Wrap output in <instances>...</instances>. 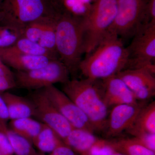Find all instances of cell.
I'll return each mask as SVG.
<instances>
[{"label": "cell", "mask_w": 155, "mask_h": 155, "mask_svg": "<svg viewBox=\"0 0 155 155\" xmlns=\"http://www.w3.org/2000/svg\"><path fill=\"white\" fill-rule=\"evenodd\" d=\"M63 84L62 91L85 114L95 132L105 131L109 108L104 99L102 81L85 78Z\"/></svg>", "instance_id": "cell-2"}, {"label": "cell", "mask_w": 155, "mask_h": 155, "mask_svg": "<svg viewBox=\"0 0 155 155\" xmlns=\"http://www.w3.org/2000/svg\"><path fill=\"white\" fill-rule=\"evenodd\" d=\"M9 120L8 108L2 96V93H0V123L8 125V122Z\"/></svg>", "instance_id": "cell-31"}, {"label": "cell", "mask_w": 155, "mask_h": 155, "mask_svg": "<svg viewBox=\"0 0 155 155\" xmlns=\"http://www.w3.org/2000/svg\"><path fill=\"white\" fill-rule=\"evenodd\" d=\"M126 48L129 55L127 69L144 68L155 73V21L142 25Z\"/></svg>", "instance_id": "cell-8"}, {"label": "cell", "mask_w": 155, "mask_h": 155, "mask_svg": "<svg viewBox=\"0 0 155 155\" xmlns=\"http://www.w3.org/2000/svg\"><path fill=\"white\" fill-rule=\"evenodd\" d=\"M129 55L122 39L107 31L94 50L81 62L79 71L86 78L103 80L127 69Z\"/></svg>", "instance_id": "cell-1"}, {"label": "cell", "mask_w": 155, "mask_h": 155, "mask_svg": "<svg viewBox=\"0 0 155 155\" xmlns=\"http://www.w3.org/2000/svg\"><path fill=\"white\" fill-rule=\"evenodd\" d=\"M70 75L67 67L59 59L53 60L38 69L14 73L17 87L31 90L41 89L56 83L64 84L70 80Z\"/></svg>", "instance_id": "cell-6"}, {"label": "cell", "mask_w": 155, "mask_h": 155, "mask_svg": "<svg viewBox=\"0 0 155 155\" xmlns=\"http://www.w3.org/2000/svg\"><path fill=\"white\" fill-rule=\"evenodd\" d=\"M2 95L7 105L10 120L35 117V108L29 99L8 92L2 93Z\"/></svg>", "instance_id": "cell-15"}, {"label": "cell", "mask_w": 155, "mask_h": 155, "mask_svg": "<svg viewBox=\"0 0 155 155\" xmlns=\"http://www.w3.org/2000/svg\"><path fill=\"white\" fill-rule=\"evenodd\" d=\"M4 0H0V11L2 10V3Z\"/></svg>", "instance_id": "cell-34"}, {"label": "cell", "mask_w": 155, "mask_h": 155, "mask_svg": "<svg viewBox=\"0 0 155 155\" xmlns=\"http://www.w3.org/2000/svg\"><path fill=\"white\" fill-rule=\"evenodd\" d=\"M0 155H14L8 140L0 126Z\"/></svg>", "instance_id": "cell-28"}, {"label": "cell", "mask_w": 155, "mask_h": 155, "mask_svg": "<svg viewBox=\"0 0 155 155\" xmlns=\"http://www.w3.org/2000/svg\"><path fill=\"white\" fill-rule=\"evenodd\" d=\"M117 0H95L80 19L84 53L88 54L96 47L114 22Z\"/></svg>", "instance_id": "cell-5"}, {"label": "cell", "mask_w": 155, "mask_h": 155, "mask_svg": "<svg viewBox=\"0 0 155 155\" xmlns=\"http://www.w3.org/2000/svg\"><path fill=\"white\" fill-rule=\"evenodd\" d=\"M116 76L122 79L139 101H147L155 96V73L144 68L125 69Z\"/></svg>", "instance_id": "cell-11"}, {"label": "cell", "mask_w": 155, "mask_h": 155, "mask_svg": "<svg viewBox=\"0 0 155 155\" xmlns=\"http://www.w3.org/2000/svg\"><path fill=\"white\" fill-rule=\"evenodd\" d=\"M23 31L6 24H0V49L14 45L22 36Z\"/></svg>", "instance_id": "cell-24"}, {"label": "cell", "mask_w": 155, "mask_h": 155, "mask_svg": "<svg viewBox=\"0 0 155 155\" xmlns=\"http://www.w3.org/2000/svg\"><path fill=\"white\" fill-rule=\"evenodd\" d=\"M53 60L55 59L17 52L9 48L0 49V60L17 71H28L38 69L44 67Z\"/></svg>", "instance_id": "cell-14"}, {"label": "cell", "mask_w": 155, "mask_h": 155, "mask_svg": "<svg viewBox=\"0 0 155 155\" xmlns=\"http://www.w3.org/2000/svg\"><path fill=\"white\" fill-rule=\"evenodd\" d=\"M44 123L32 117L11 120L8 127L12 131L27 139L32 143L41 131Z\"/></svg>", "instance_id": "cell-18"}, {"label": "cell", "mask_w": 155, "mask_h": 155, "mask_svg": "<svg viewBox=\"0 0 155 155\" xmlns=\"http://www.w3.org/2000/svg\"><path fill=\"white\" fill-rule=\"evenodd\" d=\"M147 101L133 104L118 105L113 107L108 116L105 131L107 137L119 135L129 129L134 123L142 109Z\"/></svg>", "instance_id": "cell-12"}, {"label": "cell", "mask_w": 155, "mask_h": 155, "mask_svg": "<svg viewBox=\"0 0 155 155\" xmlns=\"http://www.w3.org/2000/svg\"><path fill=\"white\" fill-rule=\"evenodd\" d=\"M17 87L14 73L0 60V93Z\"/></svg>", "instance_id": "cell-26"}, {"label": "cell", "mask_w": 155, "mask_h": 155, "mask_svg": "<svg viewBox=\"0 0 155 155\" xmlns=\"http://www.w3.org/2000/svg\"><path fill=\"white\" fill-rule=\"evenodd\" d=\"M48 98L72 127L94 133L87 116L67 95L54 85L43 88Z\"/></svg>", "instance_id": "cell-10"}, {"label": "cell", "mask_w": 155, "mask_h": 155, "mask_svg": "<svg viewBox=\"0 0 155 155\" xmlns=\"http://www.w3.org/2000/svg\"><path fill=\"white\" fill-rule=\"evenodd\" d=\"M4 17H5V14L4 12L2 11H0V24L2 22Z\"/></svg>", "instance_id": "cell-32"}, {"label": "cell", "mask_w": 155, "mask_h": 155, "mask_svg": "<svg viewBox=\"0 0 155 155\" xmlns=\"http://www.w3.org/2000/svg\"><path fill=\"white\" fill-rule=\"evenodd\" d=\"M58 18L53 19L49 22L38 43L42 47L57 54L58 53L56 47V30Z\"/></svg>", "instance_id": "cell-25"}, {"label": "cell", "mask_w": 155, "mask_h": 155, "mask_svg": "<svg viewBox=\"0 0 155 155\" xmlns=\"http://www.w3.org/2000/svg\"><path fill=\"white\" fill-rule=\"evenodd\" d=\"M107 143L114 151L125 155H155V152L137 143L132 137L107 140Z\"/></svg>", "instance_id": "cell-21"}, {"label": "cell", "mask_w": 155, "mask_h": 155, "mask_svg": "<svg viewBox=\"0 0 155 155\" xmlns=\"http://www.w3.org/2000/svg\"><path fill=\"white\" fill-rule=\"evenodd\" d=\"M37 155H78L69 146L62 143L49 153L38 152Z\"/></svg>", "instance_id": "cell-29"}, {"label": "cell", "mask_w": 155, "mask_h": 155, "mask_svg": "<svg viewBox=\"0 0 155 155\" xmlns=\"http://www.w3.org/2000/svg\"><path fill=\"white\" fill-rule=\"evenodd\" d=\"M14 51L25 54L44 56L52 59H59L58 54L45 48L38 43L22 36L16 43L9 48Z\"/></svg>", "instance_id": "cell-22"}, {"label": "cell", "mask_w": 155, "mask_h": 155, "mask_svg": "<svg viewBox=\"0 0 155 155\" xmlns=\"http://www.w3.org/2000/svg\"><path fill=\"white\" fill-rule=\"evenodd\" d=\"M104 99L108 108L138 103L125 82L116 75L103 79Z\"/></svg>", "instance_id": "cell-13"}, {"label": "cell", "mask_w": 155, "mask_h": 155, "mask_svg": "<svg viewBox=\"0 0 155 155\" xmlns=\"http://www.w3.org/2000/svg\"><path fill=\"white\" fill-rule=\"evenodd\" d=\"M55 1H56V2H57V1H58V0H55Z\"/></svg>", "instance_id": "cell-36"}, {"label": "cell", "mask_w": 155, "mask_h": 155, "mask_svg": "<svg viewBox=\"0 0 155 155\" xmlns=\"http://www.w3.org/2000/svg\"><path fill=\"white\" fill-rule=\"evenodd\" d=\"M58 18H41L31 22L23 29L22 36L31 41L38 43L49 22L53 19Z\"/></svg>", "instance_id": "cell-23"}, {"label": "cell", "mask_w": 155, "mask_h": 155, "mask_svg": "<svg viewBox=\"0 0 155 155\" xmlns=\"http://www.w3.org/2000/svg\"><path fill=\"white\" fill-rule=\"evenodd\" d=\"M29 96L35 108V117L54 130L64 142L74 127L51 102L43 89L34 91Z\"/></svg>", "instance_id": "cell-9"}, {"label": "cell", "mask_w": 155, "mask_h": 155, "mask_svg": "<svg viewBox=\"0 0 155 155\" xmlns=\"http://www.w3.org/2000/svg\"><path fill=\"white\" fill-rule=\"evenodd\" d=\"M92 1L93 2H94V1H95V0H92Z\"/></svg>", "instance_id": "cell-35"}, {"label": "cell", "mask_w": 155, "mask_h": 155, "mask_svg": "<svg viewBox=\"0 0 155 155\" xmlns=\"http://www.w3.org/2000/svg\"><path fill=\"white\" fill-rule=\"evenodd\" d=\"M56 47L59 60L70 75L76 74L84 54L80 18L62 11L57 19Z\"/></svg>", "instance_id": "cell-3"}, {"label": "cell", "mask_w": 155, "mask_h": 155, "mask_svg": "<svg viewBox=\"0 0 155 155\" xmlns=\"http://www.w3.org/2000/svg\"><path fill=\"white\" fill-rule=\"evenodd\" d=\"M64 143L54 130L44 124L41 130L32 141V144L39 152L47 154Z\"/></svg>", "instance_id": "cell-19"}, {"label": "cell", "mask_w": 155, "mask_h": 155, "mask_svg": "<svg viewBox=\"0 0 155 155\" xmlns=\"http://www.w3.org/2000/svg\"><path fill=\"white\" fill-rule=\"evenodd\" d=\"M148 0H117V11L108 31L120 38L134 36L142 25L145 24V14Z\"/></svg>", "instance_id": "cell-7"}, {"label": "cell", "mask_w": 155, "mask_h": 155, "mask_svg": "<svg viewBox=\"0 0 155 155\" xmlns=\"http://www.w3.org/2000/svg\"><path fill=\"white\" fill-rule=\"evenodd\" d=\"M155 21V0H148L145 14L146 24Z\"/></svg>", "instance_id": "cell-30"}, {"label": "cell", "mask_w": 155, "mask_h": 155, "mask_svg": "<svg viewBox=\"0 0 155 155\" xmlns=\"http://www.w3.org/2000/svg\"><path fill=\"white\" fill-rule=\"evenodd\" d=\"M5 14L1 24L23 31L31 22L43 18H58L62 13L55 0H4Z\"/></svg>", "instance_id": "cell-4"}, {"label": "cell", "mask_w": 155, "mask_h": 155, "mask_svg": "<svg viewBox=\"0 0 155 155\" xmlns=\"http://www.w3.org/2000/svg\"><path fill=\"white\" fill-rule=\"evenodd\" d=\"M132 139L145 147L155 152V134L139 132L134 134Z\"/></svg>", "instance_id": "cell-27"}, {"label": "cell", "mask_w": 155, "mask_h": 155, "mask_svg": "<svg viewBox=\"0 0 155 155\" xmlns=\"http://www.w3.org/2000/svg\"><path fill=\"white\" fill-rule=\"evenodd\" d=\"M110 155H125L122 154L120 153L116 152L114 151V152L111 153Z\"/></svg>", "instance_id": "cell-33"}, {"label": "cell", "mask_w": 155, "mask_h": 155, "mask_svg": "<svg viewBox=\"0 0 155 155\" xmlns=\"http://www.w3.org/2000/svg\"><path fill=\"white\" fill-rule=\"evenodd\" d=\"M126 131L131 135L139 132L155 134V101L142 109L133 125Z\"/></svg>", "instance_id": "cell-17"}, {"label": "cell", "mask_w": 155, "mask_h": 155, "mask_svg": "<svg viewBox=\"0 0 155 155\" xmlns=\"http://www.w3.org/2000/svg\"><path fill=\"white\" fill-rule=\"evenodd\" d=\"M2 130L5 134L15 155H37L38 153L32 143L22 136L12 131L8 125L0 123Z\"/></svg>", "instance_id": "cell-20"}, {"label": "cell", "mask_w": 155, "mask_h": 155, "mask_svg": "<svg viewBox=\"0 0 155 155\" xmlns=\"http://www.w3.org/2000/svg\"><path fill=\"white\" fill-rule=\"evenodd\" d=\"M102 140L92 132L74 128L64 143L78 155H91L92 148L99 143Z\"/></svg>", "instance_id": "cell-16"}]
</instances>
